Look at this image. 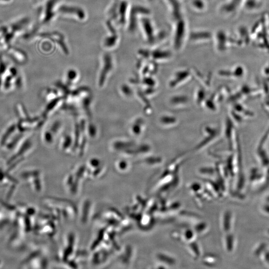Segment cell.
Masks as SVG:
<instances>
[{
    "label": "cell",
    "instance_id": "cell-5",
    "mask_svg": "<svg viewBox=\"0 0 269 269\" xmlns=\"http://www.w3.org/2000/svg\"><path fill=\"white\" fill-rule=\"evenodd\" d=\"M7 53L10 57L18 64H24L28 60L26 53L19 48L9 47L7 49Z\"/></svg>",
    "mask_w": 269,
    "mask_h": 269
},
{
    "label": "cell",
    "instance_id": "cell-6",
    "mask_svg": "<svg viewBox=\"0 0 269 269\" xmlns=\"http://www.w3.org/2000/svg\"><path fill=\"white\" fill-rule=\"evenodd\" d=\"M190 9L196 13H201L207 9V0H189Z\"/></svg>",
    "mask_w": 269,
    "mask_h": 269
},
{
    "label": "cell",
    "instance_id": "cell-8",
    "mask_svg": "<svg viewBox=\"0 0 269 269\" xmlns=\"http://www.w3.org/2000/svg\"><path fill=\"white\" fill-rule=\"evenodd\" d=\"M12 0H0V4H8Z\"/></svg>",
    "mask_w": 269,
    "mask_h": 269
},
{
    "label": "cell",
    "instance_id": "cell-3",
    "mask_svg": "<svg viewBox=\"0 0 269 269\" xmlns=\"http://www.w3.org/2000/svg\"><path fill=\"white\" fill-rule=\"evenodd\" d=\"M234 37L227 31L219 29L213 33L212 41L215 50L218 52L223 53L227 51L230 47L235 45Z\"/></svg>",
    "mask_w": 269,
    "mask_h": 269
},
{
    "label": "cell",
    "instance_id": "cell-7",
    "mask_svg": "<svg viewBox=\"0 0 269 269\" xmlns=\"http://www.w3.org/2000/svg\"><path fill=\"white\" fill-rule=\"evenodd\" d=\"M15 110L19 120H25L29 117L25 107L20 103L16 104Z\"/></svg>",
    "mask_w": 269,
    "mask_h": 269
},
{
    "label": "cell",
    "instance_id": "cell-1",
    "mask_svg": "<svg viewBox=\"0 0 269 269\" xmlns=\"http://www.w3.org/2000/svg\"><path fill=\"white\" fill-rule=\"evenodd\" d=\"M170 22V39L172 49L179 52L183 49L188 42L190 31L185 16L169 20Z\"/></svg>",
    "mask_w": 269,
    "mask_h": 269
},
{
    "label": "cell",
    "instance_id": "cell-4",
    "mask_svg": "<svg viewBox=\"0 0 269 269\" xmlns=\"http://www.w3.org/2000/svg\"><path fill=\"white\" fill-rule=\"evenodd\" d=\"M213 33L204 29H195L190 30L188 41L194 44H203L212 41Z\"/></svg>",
    "mask_w": 269,
    "mask_h": 269
},
{
    "label": "cell",
    "instance_id": "cell-2",
    "mask_svg": "<svg viewBox=\"0 0 269 269\" xmlns=\"http://www.w3.org/2000/svg\"><path fill=\"white\" fill-rule=\"evenodd\" d=\"M143 34L147 42L150 44H160L166 37L165 31L158 30L154 23L149 17L141 20Z\"/></svg>",
    "mask_w": 269,
    "mask_h": 269
}]
</instances>
